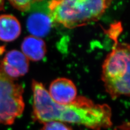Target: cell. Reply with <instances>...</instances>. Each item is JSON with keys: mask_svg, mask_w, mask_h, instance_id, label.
Here are the masks:
<instances>
[{"mask_svg": "<svg viewBox=\"0 0 130 130\" xmlns=\"http://www.w3.org/2000/svg\"><path fill=\"white\" fill-rule=\"evenodd\" d=\"M32 118L40 123L56 121L82 125L93 130H101L112 125L111 109L106 104H96L79 96L71 104L60 105L51 98L41 83L32 80Z\"/></svg>", "mask_w": 130, "mask_h": 130, "instance_id": "6da1fadb", "label": "cell"}, {"mask_svg": "<svg viewBox=\"0 0 130 130\" xmlns=\"http://www.w3.org/2000/svg\"><path fill=\"white\" fill-rule=\"evenodd\" d=\"M111 3L105 0H60L48 1V7L53 22L74 28L98 20Z\"/></svg>", "mask_w": 130, "mask_h": 130, "instance_id": "7a4b0ae2", "label": "cell"}, {"mask_svg": "<svg viewBox=\"0 0 130 130\" xmlns=\"http://www.w3.org/2000/svg\"><path fill=\"white\" fill-rule=\"evenodd\" d=\"M101 78L106 91L112 98H130V44L116 40L104 62Z\"/></svg>", "mask_w": 130, "mask_h": 130, "instance_id": "3957f363", "label": "cell"}, {"mask_svg": "<svg viewBox=\"0 0 130 130\" xmlns=\"http://www.w3.org/2000/svg\"><path fill=\"white\" fill-rule=\"evenodd\" d=\"M21 85L0 72V124L11 125L24 108Z\"/></svg>", "mask_w": 130, "mask_h": 130, "instance_id": "277c9868", "label": "cell"}, {"mask_svg": "<svg viewBox=\"0 0 130 130\" xmlns=\"http://www.w3.org/2000/svg\"><path fill=\"white\" fill-rule=\"evenodd\" d=\"M31 13L27 20V28L32 36L37 38L46 36L50 31L53 21L48 7V1H34Z\"/></svg>", "mask_w": 130, "mask_h": 130, "instance_id": "5b68a950", "label": "cell"}, {"mask_svg": "<svg viewBox=\"0 0 130 130\" xmlns=\"http://www.w3.org/2000/svg\"><path fill=\"white\" fill-rule=\"evenodd\" d=\"M28 70V59L17 50L8 52L0 62V72L12 80L26 74Z\"/></svg>", "mask_w": 130, "mask_h": 130, "instance_id": "8992f818", "label": "cell"}, {"mask_svg": "<svg viewBox=\"0 0 130 130\" xmlns=\"http://www.w3.org/2000/svg\"><path fill=\"white\" fill-rule=\"evenodd\" d=\"M48 93L53 100L60 105L71 104L78 97L75 85L67 78L54 80L50 85Z\"/></svg>", "mask_w": 130, "mask_h": 130, "instance_id": "52a82bcc", "label": "cell"}, {"mask_svg": "<svg viewBox=\"0 0 130 130\" xmlns=\"http://www.w3.org/2000/svg\"><path fill=\"white\" fill-rule=\"evenodd\" d=\"M21 50L28 60L39 61L45 56L46 46L41 38L30 35L24 39L21 44Z\"/></svg>", "mask_w": 130, "mask_h": 130, "instance_id": "ba28073f", "label": "cell"}, {"mask_svg": "<svg viewBox=\"0 0 130 130\" xmlns=\"http://www.w3.org/2000/svg\"><path fill=\"white\" fill-rule=\"evenodd\" d=\"M21 32L19 20L11 15H0V40L11 42L19 38Z\"/></svg>", "mask_w": 130, "mask_h": 130, "instance_id": "9c48e42d", "label": "cell"}, {"mask_svg": "<svg viewBox=\"0 0 130 130\" xmlns=\"http://www.w3.org/2000/svg\"><path fill=\"white\" fill-rule=\"evenodd\" d=\"M43 124L40 130H73L71 127L60 121H52Z\"/></svg>", "mask_w": 130, "mask_h": 130, "instance_id": "30bf717a", "label": "cell"}, {"mask_svg": "<svg viewBox=\"0 0 130 130\" xmlns=\"http://www.w3.org/2000/svg\"><path fill=\"white\" fill-rule=\"evenodd\" d=\"M34 2V1H9L10 5L15 9L23 12L29 11Z\"/></svg>", "mask_w": 130, "mask_h": 130, "instance_id": "8fae6325", "label": "cell"}, {"mask_svg": "<svg viewBox=\"0 0 130 130\" xmlns=\"http://www.w3.org/2000/svg\"><path fill=\"white\" fill-rule=\"evenodd\" d=\"M4 7H5V1L0 0V11L4 9Z\"/></svg>", "mask_w": 130, "mask_h": 130, "instance_id": "7c38bea8", "label": "cell"}]
</instances>
